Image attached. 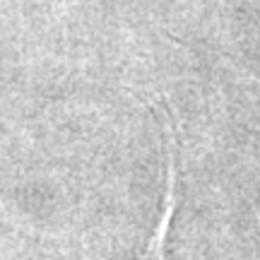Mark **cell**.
Listing matches in <instances>:
<instances>
[{"instance_id": "cell-1", "label": "cell", "mask_w": 260, "mask_h": 260, "mask_svg": "<svg viewBox=\"0 0 260 260\" xmlns=\"http://www.w3.org/2000/svg\"><path fill=\"white\" fill-rule=\"evenodd\" d=\"M167 140H169V169H167V195H164V212L159 217V224L152 239H149L145 253L138 260H167V239L169 226L176 212V138H174V125L167 113Z\"/></svg>"}]
</instances>
